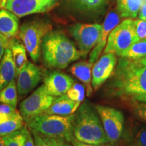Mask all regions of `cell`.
<instances>
[{
  "label": "cell",
  "mask_w": 146,
  "mask_h": 146,
  "mask_svg": "<svg viewBox=\"0 0 146 146\" xmlns=\"http://www.w3.org/2000/svg\"><path fill=\"white\" fill-rule=\"evenodd\" d=\"M52 30V25L43 20L25 22L20 27L18 33V37L25 45L34 62H36L41 56L43 37Z\"/></svg>",
  "instance_id": "5"
},
{
  "label": "cell",
  "mask_w": 146,
  "mask_h": 146,
  "mask_svg": "<svg viewBox=\"0 0 146 146\" xmlns=\"http://www.w3.org/2000/svg\"><path fill=\"white\" fill-rule=\"evenodd\" d=\"M23 146H35L33 137L31 133L29 131V129L27 132L26 139H25Z\"/></svg>",
  "instance_id": "32"
},
{
  "label": "cell",
  "mask_w": 146,
  "mask_h": 146,
  "mask_svg": "<svg viewBox=\"0 0 146 146\" xmlns=\"http://www.w3.org/2000/svg\"><path fill=\"white\" fill-rule=\"evenodd\" d=\"M16 108H14L12 106L5 104L0 103V114L2 113H8L12 111L15 110Z\"/></svg>",
  "instance_id": "33"
},
{
  "label": "cell",
  "mask_w": 146,
  "mask_h": 146,
  "mask_svg": "<svg viewBox=\"0 0 146 146\" xmlns=\"http://www.w3.org/2000/svg\"><path fill=\"white\" fill-rule=\"evenodd\" d=\"M146 56V39L139 40L122 53L120 57L137 59Z\"/></svg>",
  "instance_id": "24"
},
{
  "label": "cell",
  "mask_w": 146,
  "mask_h": 146,
  "mask_svg": "<svg viewBox=\"0 0 146 146\" xmlns=\"http://www.w3.org/2000/svg\"><path fill=\"white\" fill-rule=\"evenodd\" d=\"M95 108L99 115L109 143L112 145L118 143L124 131L123 113L114 108L99 104L95 106Z\"/></svg>",
  "instance_id": "8"
},
{
  "label": "cell",
  "mask_w": 146,
  "mask_h": 146,
  "mask_svg": "<svg viewBox=\"0 0 146 146\" xmlns=\"http://www.w3.org/2000/svg\"><path fill=\"white\" fill-rule=\"evenodd\" d=\"M27 131L28 129L26 127H23L19 130L3 136L5 146H23Z\"/></svg>",
  "instance_id": "25"
},
{
  "label": "cell",
  "mask_w": 146,
  "mask_h": 146,
  "mask_svg": "<svg viewBox=\"0 0 146 146\" xmlns=\"http://www.w3.org/2000/svg\"><path fill=\"white\" fill-rule=\"evenodd\" d=\"M109 2L110 0H62L67 12L85 18H96L103 15Z\"/></svg>",
  "instance_id": "10"
},
{
  "label": "cell",
  "mask_w": 146,
  "mask_h": 146,
  "mask_svg": "<svg viewBox=\"0 0 146 146\" xmlns=\"http://www.w3.org/2000/svg\"><path fill=\"white\" fill-rule=\"evenodd\" d=\"M81 104L74 102L66 94L56 97L50 107L43 114L58 116H70L76 112Z\"/></svg>",
  "instance_id": "16"
},
{
  "label": "cell",
  "mask_w": 146,
  "mask_h": 146,
  "mask_svg": "<svg viewBox=\"0 0 146 146\" xmlns=\"http://www.w3.org/2000/svg\"><path fill=\"white\" fill-rule=\"evenodd\" d=\"M73 135L76 139L92 145L109 143L98 112L88 102L82 104L76 111Z\"/></svg>",
  "instance_id": "3"
},
{
  "label": "cell",
  "mask_w": 146,
  "mask_h": 146,
  "mask_svg": "<svg viewBox=\"0 0 146 146\" xmlns=\"http://www.w3.org/2000/svg\"><path fill=\"white\" fill-rule=\"evenodd\" d=\"M56 97L49 95L43 85L38 87L20 104V113L25 122L42 114L50 106Z\"/></svg>",
  "instance_id": "9"
},
{
  "label": "cell",
  "mask_w": 146,
  "mask_h": 146,
  "mask_svg": "<svg viewBox=\"0 0 146 146\" xmlns=\"http://www.w3.org/2000/svg\"><path fill=\"white\" fill-rule=\"evenodd\" d=\"M120 14L118 11L112 10L108 12L102 25V30L98 43L89 53V62L94 64L99 59L106 45L108 37L112 31L120 23Z\"/></svg>",
  "instance_id": "15"
},
{
  "label": "cell",
  "mask_w": 146,
  "mask_h": 146,
  "mask_svg": "<svg viewBox=\"0 0 146 146\" xmlns=\"http://www.w3.org/2000/svg\"><path fill=\"white\" fill-rule=\"evenodd\" d=\"M0 146H5L2 137H1V136H0Z\"/></svg>",
  "instance_id": "37"
},
{
  "label": "cell",
  "mask_w": 146,
  "mask_h": 146,
  "mask_svg": "<svg viewBox=\"0 0 146 146\" xmlns=\"http://www.w3.org/2000/svg\"><path fill=\"white\" fill-rule=\"evenodd\" d=\"M102 25L98 23H75L69 27V32L76 41L81 58H86L94 48L101 34Z\"/></svg>",
  "instance_id": "7"
},
{
  "label": "cell",
  "mask_w": 146,
  "mask_h": 146,
  "mask_svg": "<svg viewBox=\"0 0 146 146\" xmlns=\"http://www.w3.org/2000/svg\"><path fill=\"white\" fill-rule=\"evenodd\" d=\"M69 143L70 142L66 141L64 139L58 138V146H72Z\"/></svg>",
  "instance_id": "36"
},
{
  "label": "cell",
  "mask_w": 146,
  "mask_h": 146,
  "mask_svg": "<svg viewBox=\"0 0 146 146\" xmlns=\"http://www.w3.org/2000/svg\"><path fill=\"white\" fill-rule=\"evenodd\" d=\"M44 74L43 68L31 62H27L17 76L18 94L20 96H25L30 93L39 85Z\"/></svg>",
  "instance_id": "12"
},
{
  "label": "cell",
  "mask_w": 146,
  "mask_h": 146,
  "mask_svg": "<svg viewBox=\"0 0 146 146\" xmlns=\"http://www.w3.org/2000/svg\"><path fill=\"white\" fill-rule=\"evenodd\" d=\"M31 131L35 146H58V139L44 136L35 131Z\"/></svg>",
  "instance_id": "27"
},
{
  "label": "cell",
  "mask_w": 146,
  "mask_h": 146,
  "mask_svg": "<svg viewBox=\"0 0 146 146\" xmlns=\"http://www.w3.org/2000/svg\"><path fill=\"white\" fill-rule=\"evenodd\" d=\"M138 17L139 19L146 21V2L143 3L139 12L138 14Z\"/></svg>",
  "instance_id": "35"
},
{
  "label": "cell",
  "mask_w": 146,
  "mask_h": 146,
  "mask_svg": "<svg viewBox=\"0 0 146 146\" xmlns=\"http://www.w3.org/2000/svg\"><path fill=\"white\" fill-rule=\"evenodd\" d=\"M41 55L47 67L60 70L81 58L78 47L64 33L50 31L43 37Z\"/></svg>",
  "instance_id": "2"
},
{
  "label": "cell",
  "mask_w": 146,
  "mask_h": 146,
  "mask_svg": "<svg viewBox=\"0 0 146 146\" xmlns=\"http://www.w3.org/2000/svg\"><path fill=\"white\" fill-rule=\"evenodd\" d=\"M10 47L12 51V57L15 64L16 77H17L18 74L28 62L27 56V51L23 42L15 39V37L10 39Z\"/></svg>",
  "instance_id": "21"
},
{
  "label": "cell",
  "mask_w": 146,
  "mask_h": 146,
  "mask_svg": "<svg viewBox=\"0 0 146 146\" xmlns=\"http://www.w3.org/2000/svg\"><path fill=\"white\" fill-rule=\"evenodd\" d=\"M70 143H72V146H100L101 145H92V144L84 143V142H82L81 141H79V140L76 139L75 137L72 139Z\"/></svg>",
  "instance_id": "34"
},
{
  "label": "cell",
  "mask_w": 146,
  "mask_h": 146,
  "mask_svg": "<svg viewBox=\"0 0 146 146\" xmlns=\"http://www.w3.org/2000/svg\"><path fill=\"white\" fill-rule=\"evenodd\" d=\"M105 87L106 95L127 104L146 102V56L137 59L119 57Z\"/></svg>",
  "instance_id": "1"
},
{
  "label": "cell",
  "mask_w": 146,
  "mask_h": 146,
  "mask_svg": "<svg viewBox=\"0 0 146 146\" xmlns=\"http://www.w3.org/2000/svg\"><path fill=\"white\" fill-rule=\"evenodd\" d=\"M16 77V67L10 45L0 61V91Z\"/></svg>",
  "instance_id": "18"
},
{
  "label": "cell",
  "mask_w": 146,
  "mask_h": 146,
  "mask_svg": "<svg viewBox=\"0 0 146 146\" xmlns=\"http://www.w3.org/2000/svg\"><path fill=\"white\" fill-rule=\"evenodd\" d=\"M100 146H114V145H112V144L108 143L103 144V145H101Z\"/></svg>",
  "instance_id": "39"
},
{
  "label": "cell",
  "mask_w": 146,
  "mask_h": 146,
  "mask_svg": "<svg viewBox=\"0 0 146 146\" xmlns=\"http://www.w3.org/2000/svg\"><path fill=\"white\" fill-rule=\"evenodd\" d=\"M134 22L138 41L146 39V21L139 18L137 20L135 19Z\"/></svg>",
  "instance_id": "30"
},
{
  "label": "cell",
  "mask_w": 146,
  "mask_h": 146,
  "mask_svg": "<svg viewBox=\"0 0 146 146\" xmlns=\"http://www.w3.org/2000/svg\"><path fill=\"white\" fill-rule=\"evenodd\" d=\"M133 136L135 145L146 146V127H138Z\"/></svg>",
  "instance_id": "29"
},
{
  "label": "cell",
  "mask_w": 146,
  "mask_h": 146,
  "mask_svg": "<svg viewBox=\"0 0 146 146\" xmlns=\"http://www.w3.org/2000/svg\"><path fill=\"white\" fill-rule=\"evenodd\" d=\"M60 0H7L3 8L18 18L33 14L47 12L58 4Z\"/></svg>",
  "instance_id": "11"
},
{
  "label": "cell",
  "mask_w": 146,
  "mask_h": 146,
  "mask_svg": "<svg viewBox=\"0 0 146 146\" xmlns=\"http://www.w3.org/2000/svg\"><path fill=\"white\" fill-rule=\"evenodd\" d=\"M18 101V91L15 80L0 91V103L16 108Z\"/></svg>",
  "instance_id": "23"
},
{
  "label": "cell",
  "mask_w": 146,
  "mask_h": 146,
  "mask_svg": "<svg viewBox=\"0 0 146 146\" xmlns=\"http://www.w3.org/2000/svg\"><path fill=\"white\" fill-rule=\"evenodd\" d=\"M143 4V0H117V11L120 17L135 19Z\"/></svg>",
  "instance_id": "22"
},
{
  "label": "cell",
  "mask_w": 146,
  "mask_h": 146,
  "mask_svg": "<svg viewBox=\"0 0 146 146\" xmlns=\"http://www.w3.org/2000/svg\"><path fill=\"white\" fill-rule=\"evenodd\" d=\"M74 81L72 77L59 70L47 71L43 76V86L49 95L54 97L66 94Z\"/></svg>",
  "instance_id": "14"
},
{
  "label": "cell",
  "mask_w": 146,
  "mask_h": 146,
  "mask_svg": "<svg viewBox=\"0 0 146 146\" xmlns=\"http://www.w3.org/2000/svg\"><path fill=\"white\" fill-rule=\"evenodd\" d=\"M1 1H2V0H0V8H1Z\"/></svg>",
  "instance_id": "40"
},
{
  "label": "cell",
  "mask_w": 146,
  "mask_h": 146,
  "mask_svg": "<svg viewBox=\"0 0 146 146\" xmlns=\"http://www.w3.org/2000/svg\"><path fill=\"white\" fill-rule=\"evenodd\" d=\"M134 20L125 19L113 29L108 37L103 54L114 53L120 57L122 53L138 41Z\"/></svg>",
  "instance_id": "6"
},
{
  "label": "cell",
  "mask_w": 146,
  "mask_h": 146,
  "mask_svg": "<svg viewBox=\"0 0 146 146\" xmlns=\"http://www.w3.org/2000/svg\"><path fill=\"white\" fill-rule=\"evenodd\" d=\"M67 96L73 101L81 104L85 99V87L78 83H74L72 86L67 91Z\"/></svg>",
  "instance_id": "26"
},
{
  "label": "cell",
  "mask_w": 146,
  "mask_h": 146,
  "mask_svg": "<svg viewBox=\"0 0 146 146\" xmlns=\"http://www.w3.org/2000/svg\"><path fill=\"white\" fill-rule=\"evenodd\" d=\"M6 1L7 0H2V1H1V8H3V7H4L5 3H6Z\"/></svg>",
  "instance_id": "38"
},
{
  "label": "cell",
  "mask_w": 146,
  "mask_h": 146,
  "mask_svg": "<svg viewBox=\"0 0 146 146\" xmlns=\"http://www.w3.org/2000/svg\"><path fill=\"white\" fill-rule=\"evenodd\" d=\"M10 43V39H8L3 36L2 34L0 33V61L2 58L5 51L9 47Z\"/></svg>",
  "instance_id": "31"
},
{
  "label": "cell",
  "mask_w": 146,
  "mask_h": 146,
  "mask_svg": "<svg viewBox=\"0 0 146 146\" xmlns=\"http://www.w3.org/2000/svg\"><path fill=\"white\" fill-rule=\"evenodd\" d=\"M93 64L87 61H81L72 65L70 72L72 75L80 80L85 87L87 96L91 97L94 92L92 84V67Z\"/></svg>",
  "instance_id": "19"
},
{
  "label": "cell",
  "mask_w": 146,
  "mask_h": 146,
  "mask_svg": "<svg viewBox=\"0 0 146 146\" xmlns=\"http://www.w3.org/2000/svg\"><path fill=\"white\" fill-rule=\"evenodd\" d=\"M118 62L117 56L114 53L103 54L92 67V84L94 91H96L109 79Z\"/></svg>",
  "instance_id": "13"
},
{
  "label": "cell",
  "mask_w": 146,
  "mask_h": 146,
  "mask_svg": "<svg viewBox=\"0 0 146 146\" xmlns=\"http://www.w3.org/2000/svg\"><path fill=\"white\" fill-rule=\"evenodd\" d=\"M74 114L58 116L42 114L25 122L31 131L52 138L64 139L70 143L73 138Z\"/></svg>",
  "instance_id": "4"
},
{
  "label": "cell",
  "mask_w": 146,
  "mask_h": 146,
  "mask_svg": "<svg viewBox=\"0 0 146 146\" xmlns=\"http://www.w3.org/2000/svg\"><path fill=\"white\" fill-rule=\"evenodd\" d=\"M19 28L18 16L7 9L0 8V33L12 39L18 35Z\"/></svg>",
  "instance_id": "17"
},
{
  "label": "cell",
  "mask_w": 146,
  "mask_h": 146,
  "mask_svg": "<svg viewBox=\"0 0 146 146\" xmlns=\"http://www.w3.org/2000/svg\"><path fill=\"white\" fill-rule=\"evenodd\" d=\"M131 112L139 120L146 123V102L129 104Z\"/></svg>",
  "instance_id": "28"
},
{
  "label": "cell",
  "mask_w": 146,
  "mask_h": 146,
  "mask_svg": "<svg viewBox=\"0 0 146 146\" xmlns=\"http://www.w3.org/2000/svg\"><path fill=\"white\" fill-rule=\"evenodd\" d=\"M128 146H135L134 145V144H132V145H128Z\"/></svg>",
  "instance_id": "41"
},
{
  "label": "cell",
  "mask_w": 146,
  "mask_h": 146,
  "mask_svg": "<svg viewBox=\"0 0 146 146\" xmlns=\"http://www.w3.org/2000/svg\"><path fill=\"white\" fill-rule=\"evenodd\" d=\"M24 127V119L17 110L8 113L0 114V136L19 130Z\"/></svg>",
  "instance_id": "20"
}]
</instances>
